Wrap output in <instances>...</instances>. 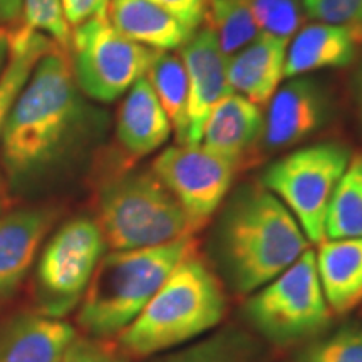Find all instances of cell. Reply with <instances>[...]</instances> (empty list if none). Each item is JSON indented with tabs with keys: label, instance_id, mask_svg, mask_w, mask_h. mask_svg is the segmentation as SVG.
Masks as SVG:
<instances>
[{
	"label": "cell",
	"instance_id": "obj_14",
	"mask_svg": "<svg viewBox=\"0 0 362 362\" xmlns=\"http://www.w3.org/2000/svg\"><path fill=\"white\" fill-rule=\"evenodd\" d=\"M359 44L361 37L356 27L319 21L304 25L288 42L285 78L349 66L357 56Z\"/></svg>",
	"mask_w": 362,
	"mask_h": 362
},
{
	"label": "cell",
	"instance_id": "obj_26",
	"mask_svg": "<svg viewBox=\"0 0 362 362\" xmlns=\"http://www.w3.org/2000/svg\"><path fill=\"white\" fill-rule=\"evenodd\" d=\"M21 24L44 34L59 47L69 52L71 29L64 17L61 0H24Z\"/></svg>",
	"mask_w": 362,
	"mask_h": 362
},
{
	"label": "cell",
	"instance_id": "obj_8",
	"mask_svg": "<svg viewBox=\"0 0 362 362\" xmlns=\"http://www.w3.org/2000/svg\"><path fill=\"white\" fill-rule=\"evenodd\" d=\"M71 66L86 96L112 103L148 74L158 51L134 42L112 27L107 16H96L71 33Z\"/></svg>",
	"mask_w": 362,
	"mask_h": 362
},
{
	"label": "cell",
	"instance_id": "obj_2",
	"mask_svg": "<svg viewBox=\"0 0 362 362\" xmlns=\"http://www.w3.org/2000/svg\"><path fill=\"white\" fill-rule=\"evenodd\" d=\"M310 242L287 206L264 185L233 194L216 232V257L226 280L250 296L298 260Z\"/></svg>",
	"mask_w": 362,
	"mask_h": 362
},
{
	"label": "cell",
	"instance_id": "obj_30",
	"mask_svg": "<svg viewBox=\"0 0 362 362\" xmlns=\"http://www.w3.org/2000/svg\"><path fill=\"white\" fill-rule=\"evenodd\" d=\"M151 2L165 8L176 21L194 33L203 24V17L208 7V0H151Z\"/></svg>",
	"mask_w": 362,
	"mask_h": 362
},
{
	"label": "cell",
	"instance_id": "obj_9",
	"mask_svg": "<svg viewBox=\"0 0 362 362\" xmlns=\"http://www.w3.org/2000/svg\"><path fill=\"white\" fill-rule=\"evenodd\" d=\"M106 250L96 220L74 218L54 233L40 257L35 293L44 315H66L81 304Z\"/></svg>",
	"mask_w": 362,
	"mask_h": 362
},
{
	"label": "cell",
	"instance_id": "obj_1",
	"mask_svg": "<svg viewBox=\"0 0 362 362\" xmlns=\"http://www.w3.org/2000/svg\"><path fill=\"white\" fill-rule=\"evenodd\" d=\"M81 119L83 103L71 59L56 45L35 64L4 123L0 156L11 181L30 178L51 165Z\"/></svg>",
	"mask_w": 362,
	"mask_h": 362
},
{
	"label": "cell",
	"instance_id": "obj_18",
	"mask_svg": "<svg viewBox=\"0 0 362 362\" xmlns=\"http://www.w3.org/2000/svg\"><path fill=\"white\" fill-rule=\"evenodd\" d=\"M264 124L260 107L232 93L208 115L200 144L240 165L243 156L262 139Z\"/></svg>",
	"mask_w": 362,
	"mask_h": 362
},
{
	"label": "cell",
	"instance_id": "obj_29",
	"mask_svg": "<svg viewBox=\"0 0 362 362\" xmlns=\"http://www.w3.org/2000/svg\"><path fill=\"white\" fill-rule=\"evenodd\" d=\"M61 362H128V356L119 347L107 346L104 339L76 337Z\"/></svg>",
	"mask_w": 362,
	"mask_h": 362
},
{
	"label": "cell",
	"instance_id": "obj_33",
	"mask_svg": "<svg viewBox=\"0 0 362 362\" xmlns=\"http://www.w3.org/2000/svg\"><path fill=\"white\" fill-rule=\"evenodd\" d=\"M24 0H0V27L11 29L22 22Z\"/></svg>",
	"mask_w": 362,
	"mask_h": 362
},
{
	"label": "cell",
	"instance_id": "obj_11",
	"mask_svg": "<svg viewBox=\"0 0 362 362\" xmlns=\"http://www.w3.org/2000/svg\"><path fill=\"white\" fill-rule=\"evenodd\" d=\"M332 104L329 93L319 81L296 76L284 86L269 103L264 124V144L267 149L296 146L329 121Z\"/></svg>",
	"mask_w": 362,
	"mask_h": 362
},
{
	"label": "cell",
	"instance_id": "obj_15",
	"mask_svg": "<svg viewBox=\"0 0 362 362\" xmlns=\"http://www.w3.org/2000/svg\"><path fill=\"white\" fill-rule=\"evenodd\" d=\"M171 123L146 76L131 86L117 111L116 138L134 158L151 155L168 141Z\"/></svg>",
	"mask_w": 362,
	"mask_h": 362
},
{
	"label": "cell",
	"instance_id": "obj_22",
	"mask_svg": "<svg viewBox=\"0 0 362 362\" xmlns=\"http://www.w3.org/2000/svg\"><path fill=\"white\" fill-rule=\"evenodd\" d=\"M146 76L160 99L161 107L168 116L171 128L175 131L176 143L187 144L189 83L180 54L176 56L170 52H158Z\"/></svg>",
	"mask_w": 362,
	"mask_h": 362
},
{
	"label": "cell",
	"instance_id": "obj_31",
	"mask_svg": "<svg viewBox=\"0 0 362 362\" xmlns=\"http://www.w3.org/2000/svg\"><path fill=\"white\" fill-rule=\"evenodd\" d=\"M69 27H76L96 16H106L110 0H61Z\"/></svg>",
	"mask_w": 362,
	"mask_h": 362
},
{
	"label": "cell",
	"instance_id": "obj_7",
	"mask_svg": "<svg viewBox=\"0 0 362 362\" xmlns=\"http://www.w3.org/2000/svg\"><path fill=\"white\" fill-rule=\"evenodd\" d=\"M351 161V151L339 143L298 148L272 163L260 183L296 216L307 240H325V220L339 180Z\"/></svg>",
	"mask_w": 362,
	"mask_h": 362
},
{
	"label": "cell",
	"instance_id": "obj_32",
	"mask_svg": "<svg viewBox=\"0 0 362 362\" xmlns=\"http://www.w3.org/2000/svg\"><path fill=\"white\" fill-rule=\"evenodd\" d=\"M166 362H233L232 357L226 354L216 344H206V346H198L194 349L180 352L170 357Z\"/></svg>",
	"mask_w": 362,
	"mask_h": 362
},
{
	"label": "cell",
	"instance_id": "obj_23",
	"mask_svg": "<svg viewBox=\"0 0 362 362\" xmlns=\"http://www.w3.org/2000/svg\"><path fill=\"white\" fill-rule=\"evenodd\" d=\"M362 238V155L351 158L325 220V240Z\"/></svg>",
	"mask_w": 362,
	"mask_h": 362
},
{
	"label": "cell",
	"instance_id": "obj_20",
	"mask_svg": "<svg viewBox=\"0 0 362 362\" xmlns=\"http://www.w3.org/2000/svg\"><path fill=\"white\" fill-rule=\"evenodd\" d=\"M315 265L325 300L342 315L362 302V238L324 240L315 252Z\"/></svg>",
	"mask_w": 362,
	"mask_h": 362
},
{
	"label": "cell",
	"instance_id": "obj_24",
	"mask_svg": "<svg viewBox=\"0 0 362 362\" xmlns=\"http://www.w3.org/2000/svg\"><path fill=\"white\" fill-rule=\"evenodd\" d=\"M203 24L214 33L226 57L242 51L260 35L248 0H208Z\"/></svg>",
	"mask_w": 362,
	"mask_h": 362
},
{
	"label": "cell",
	"instance_id": "obj_34",
	"mask_svg": "<svg viewBox=\"0 0 362 362\" xmlns=\"http://www.w3.org/2000/svg\"><path fill=\"white\" fill-rule=\"evenodd\" d=\"M352 96H354L357 115H359V119L362 123V59L354 72V78H352Z\"/></svg>",
	"mask_w": 362,
	"mask_h": 362
},
{
	"label": "cell",
	"instance_id": "obj_19",
	"mask_svg": "<svg viewBox=\"0 0 362 362\" xmlns=\"http://www.w3.org/2000/svg\"><path fill=\"white\" fill-rule=\"evenodd\" d=\"M106 16L117 33L158 52L178 51L194 34L151 0H110Z\"/></svg>",
	"mask_w": 362,
	"mask_h": 362
},
{
	"label": "cell",
	"instance_id": "obj_4",
	"mask_svg": "<svg viewBox=\"0 0 362 362\" xmlns=\"http://www.w3.org/2000/svg\"><path fill=\"white\" fill-rule=\"evenodd\" d=\"M198 252L194 235L103 255L79 304L78 325L93 339L119 336L176 265Z\"/></svg>",
	"mask_w": 362,
	"mask_h": 362
},
{
	"label": "cell",
	"instance_id": "obj_3",
	"mask_svg": "<svg viewBox=\"0 0 362 362\" xmlns=\"http://www.w3.org/2000/svg\"><path fill=\"white\" fill-rule=\"evenodd\" d=\"M225 312L223 285L193 252L175 267L146 307L117 336V347L128 357L158 354L216 327Z\"/></svg>",
	"mask_w": 362,
	"mask_h": 362
},
{
	"label": "cell",
	"instance_id": "obj_25",
	"mask_svg": "<svg viewBox=\"0 0 362 362\" xmlns=\"http://www.w3.org/2000/svg\"><path fill=\"white\" fill-rule=\"evenodd\" d=\"M259 33L291 42L304 27L307 12L304 0H248Z\"/></svg>",
	"mask_w": 362,
	"mask_h": 362
},
{
	"label": "cell",
	"instance_id": "obj_17",
	"mask_svg": "<svg viewBox=\"0 0 362 362\" xmlns=\"http://www.w3.org/2000/svg\"><path fill=\"white\" fill-rule=\"evenodd\" d=\"M76 329L49 315H19L0 329V362H61Z\"/></svg>",
	"mask_w": 362,
	"mask_h": 362
},
{
	"label": "cell",
	"instance_id": "obj_6",
	"mask_svg": "<svg viewBox=\"0 0 362 362\" xmlns=\"http://www.w3.org/2000/svg\"><path fill=\"white\" fill-rule=\"evenodd\" d=\"M245 314L265 339L279 346L309 341L324 332L332 319L315 265V252L298 260L250 293Z\"/></svg>",
	"mask_w": 362,
	"mask_h": 362
},
{
	"label": "cell",
	"instance_id": "obj_16",
	"mask_svg": "<svg viewBox=\"0 0 362 362\" xmlns=\"http://www.w3.org/2000/svg\"><path fill=\"white\" fill-rule=\"evenodd\" d=\"M54 218L49 208H25L0 220V298L22 282Z\"/></svg>",
	"mask_w": 362,
	"mask_h": 362
},
{
	"label": "cell",
	"instance_id": "obj_10",
	"mask_svg": "<svg viewBox=\"0 0 362 362\" xmlns=\"http://www.w3.org/2000/svg\"><path fill=\"white\" fill-rule=\"evenodd\" d=\"M238 166L203 144H176L156 156L151 171L198 230L223 203Z\"/></svg>",
	"mask_w": 362,
	"mask_h": 362
},
{
	"label": "cell",
	"instance_id": "obj_13",
	"mask_svg": "<svg viewBox=\"0 0 362 362\" xmlns=\"http://www.w3.org/2000/svg\"><path fill=\"white\" fill-rule=\"evenodd\" d=\"M288 44L280 39L259 35L242 51L228 57L226 76L233 93L260 110L270 103L285 78Z\"/></svg>",
	"mask_w": 362,
	"mask_h": 362
},
{
	"label": "cell",
	"instance_id": "obj_21",
	"mask_svg": "<svg viewBox=\"0 0 362 362\" xmlns=\"http://www.w3.org/2000/svg\"><path fill=\"white\" fill-rule=\"evenodd\" d=\"M8 61L0 76V136L8 111L29 81L35 64L57 44L44 34L19 24L8 29Z\"/></svg>",
	"mask_w": 362,
	"mask_h": 362
},
{
	"label": "cell",
	"instance_id": "obj_12",
	"mask_svg": "<svg viewBox=\"0 0 362 362\" xmlns=\"http://www.w3.org/2000/svg\"><path fill=\"white\" fill-rule=\"evenodd\" d=\"M180 57L189 83L187 144H200L208 115L233 93L226 76L228 57L220 51L214 33L206 27L198 29L180 49Z\"/></svg>",
	"mask_w": 362,
	"mask_h": 362
},
{
	"label": "cell",
	"instance_id": "obj_35",
	"mask_svg": "<svg viewBox=\"0 0 362 362\" xmlns=\"http://www.w3.org/2000/svg\"><path fill=\"white\" fill-rule=\"evenodd\" d=\"M8 29L0 27V76H2L6 64L8 61Z\"/></svg>",
	"mask_w": 362,
	"mask_h": 362
},
{
	"label": "cell",
	"instance_id": "obj_28",
	"mask_svg": "<svg viewBox=\"0 0 362 362\" xmlns=\"http://www.w3.org/2000/svg\"><path fill=\"white\" fill-rule=\"evenodd\" d=\"M304 7L319 22L362 27V0H304Z\"/></svg>",
	"mask_w": 362,
	"mask_h": 362
},
{
	"label": "cell",
	"instance_id": "obj_27",
	"mask_svg": "<svg viewBox=\"0 0 362 362\" xmlns=\"http://www.w3.org/2000/svg\"><path fill=\"white\" fill-rule=\"evenodd\" d=\"M296 362H362V330L346 327L307 344Z\"/></svg>",
	"mask_w": 362,
	"mask_h": 362
},
{
	"label": "cell",
	"instance_id": "obj_5",
	"mask_svg": "<svg viewBox=\"0 0 362 362\" xmlns=\"http://www.w3.org/2000/svg\"><path fill=\"white\" fill-rule=\"evenodd\" d=\"M96 221L111 250L155 247L197 232L153 171H129L104 181Z\"/></svg>",
	"mask_w": 362,
	"mask_h": 362
}]
</instances>
